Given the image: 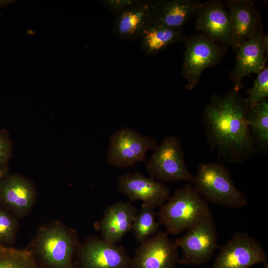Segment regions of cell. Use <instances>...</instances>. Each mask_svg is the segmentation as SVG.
I'll list each match as a JSON object with an SVG mask.
<instances>
[{
  "label": "cell",
  "instance_id": "cell-12",
  "mask_svg": "<svg viewBox=\"0 0 268 268\" xmlns=\"http://www.w3.org/2000/svg\"><path fill=\"white\" fill-rule=\"evenodd\" d=\"M118 188L131 201H141L142 204L153 209L163 205L171 196L170 188L164 183L138 172L121 176Z\"/></svg>",
  "mask_w": 268,
  "mask_h": 268
},
{
  "label": "cell",
  "instance_id": "cell-28",
  "mask_svg": "<svg viewBox=\"0 0 268 268\" xmlns=\"http://www.w3.org/2000/svg\"><path fill=\"white\" fill-rule=\"evenodd\" d=\"M262 42L266 53H268V35L263 34L262 36Z\"/></svg>",
  "mask_w": 268,
  "mask_h": 268
},
{
  "label": "cell",
  "instance_id": "cell-21",
  "mask_svg": "<svg viewBox=\"0 0 268 268\" xmlns=\"http://www.w3.org/2000/svg\"><path fill=\"white\" fill-rule=\"evenodd\" d=\"M247 123L256 148L267 154L268 151V99L249 109Z\"/></svg>",
  "mask_w": 268,
  "mask_h": 268
},
{
  "label": "cell",
  "instance_id": "cell-6",
  "mask_svg": "<svg viewBox=\"0 0 268 268\" xmlns=\"http://www.w3.org/2000/svg\"><path fill=\"white\" fill-rule=\"evenodd\" d=\"M184 42L185 50L182 74L187 82L186 88L191 90L198 84L203 70L218 63L226 54L228 46L201 34L186 38Z\"/></svg>",
  "mask_w": 268,
  "mask_h": 268
},
{
  "label": "cell",
  "instance_id": "cell-14",
  "mask_svg": "<svg viewBox=\"0 0 268 268\" xmlns=\"http://www.w3.org/2000/svg\"><path fill=\"white\" fill-rule=\"evenodd\" d=\"M155 0H135L114 14L112 30L118 38L133 41L140 38L151 22Z\"/></svg>",
  "mask_w": 268,
  "mask_h": 268
},
{
  "label": "cell",
  "instance_id": "cell-31",
  "mask_svg": "<svg viewBox=\"0 0 268 268\" xmlns=\"http://www.w3.org/2000/svg\"><path fill=\"white\" fill-rule=\"evenodd\" d=\"M263 265V268H268V261L264 263Z\"/></svg>",
  "mask_w": 268,
  "mask_h": 268
},
{
  "label": "cell",
  "instance_id": "cell-5",
  "mask_svg": "<svg viewBox=\"0 0 268 268\" xmlns=\"http://www.w3.org/2000/svg\"><path fill=\"white\" fill-rule=\"evenodd\" d=\"M146 170L150 177L161 182L184 181L193 183L194 176L185 160L181 140L175 135L165 137L153 151Z\"/></svg>",
  "mask_w": 268,
  "mask_h": 268
},
{
  "label": "cell",
  "instance_id": "cell-25",
  "mask_svg": "<svg viewBox=\"0 0 268 268\" xmlns=\"http://www.w3.org/2000/svg\"><path fill=\"white\" fill-rule=\"evenodd\" d=\"M17 227L16 219L0 207V243L8 244L12 242Z\"/></svg>",
  "mask_w": 268,
  "mask_h": 268
},
{
  "label": "cell",
  "instance_id": "cell-29",
  "mask_svg": "<svg viewBox=\"0 0 268 268\" xmlns=\"http://www.w3.org/2000/svg\"><path fill=\"white\" fill-rule=\"evenodd\" d=\"M8 168L7 167H0V183L2 179L7 175Z\"/></svg>",
  "mask_w": 268,
  "mask_h": 268
},
{
  "label": "cell",
  "instance_id": "cell-32",
  "mask_svg": "<svg viewBox=\"0 0 268 268\" xmlns=\"http://www.w3.org/2000/svg\"><path fill=\"white\" fill-rule=\"evenodd\" d=\"M1 16V14L0 13V16Z\"/></svg>",
  "mask_w": 268,
  "mask_h": 268
},
{
  "label": "cell",
  "instance_id": "cell-24",
  "mask_svg": "<svg viewBox=\"0 0 268 268\" xmlns=\"http://www.w3.org/2000/svg\"><path fill=\"white\" fill-rule=\"evenodd\" d=\"M268 97V68L266 67L256 78L253 86L245 98L249 108H251Z\"/></svg>",
  "mask_w": 268,
  "mask_h": 268
},
{
  "label": "cell",
  "instance_id": "cell-27",
  "mask_svg": "<svg viewBox=\"0 0 268 268\" xmlns=\"http://www.w3.org/2000/svg\"><path fill=\"white\" fill-rule=\"evenodd\" d=\"M135 0H104L102 2L109 11L115 14L134 3Z\"/></svg>",
  "mask_w": 268,
  "mask_h": 268
},
{
  "label": "cell",
  "instance_id": "cell-20",
  "mask_svg": "<svg viewBox=\"0 0 268 268\" xmlns=\"http://www.w3.org/2000/svg\"><path fill=\"white\" fill-rule=\"evenodd\" d=\"M183 29H173L150 23L144 30L141 47L148 55L156 54L182 37Z\"/></svg>",
  "mask_w": 268,
  "mask_h": 268
},
{
  "label": "cell",
  "instance_id": "cell-16",
  "mask_svg": "<svg viewBox=\"0 0 268 268\" xmlns=\"http://www.w3.org/2000/svg\"><path fill=\"white\" fill-rule=\"evenodd\" d=\"M224 4L231 17L234 50L244 41L262 29L261 18L253 1L225 0Z\"/></svg>",
  "mask_w": 268,
  "mask_h": 268
},
{
  "label": "cell",
  "instance_id": "cell-17",
  "mask_svg": "<svg viewBox=\"0 0 268 268\" xmlns=\"http://www.w3.org/2000/svg\"><path fill=\"white\" fill-rule=\"evenodd\" d=\"M136 207L129 202L118 201L105 209L100 221L101 238L106 242L117 244L132 230Z\"/></svg>",
  "mask_w": 268,
  "mask_h": 268
},
{
  "label": "cell",
  "instance_id": "cell-26",
  "mask_svg": "<svg viewBox=\"0 0 268 268\" xmlns=\"http://www.w3.org/2000/svg\"><path fill=\"white\" fill-rule=\"evenodd\" d=\"M12 153V143L5 132L0 130V167H7Z\"/></svg>",
  "mask_w": 268,
  "mask_h": 268
},
{
  "label": "cell",
  "instance_id": "cell-8",
  "mask_svg": "<svg viewBox=\"0 0 268 268\" xmlns=\"http://www.w3.org/2000/svg\"><path fill=\"white\" fill-rule=\"evenodd\" d=\"M217 232L213 215L189 229L174 243L182 251L178 264L199 266L206 263L217 246Z\"/></svg>",
  "mask_w": 268,
  "mask_h": 268
},
{
  "label": "cell",
  "instance_id": "cell-18",
  "mask_svg": "<svg viewBox=\"0 0 268 268\" xmlns=\"http://www.w3.org/2000/svg\"><path fill=\"white\" fill-rule=\"evenodd\" d=\"M35 200L33 186L21 176L7 175L0 183V201L18 216L27 214Z\"/></svg>",
  "mask_w": 268,
  "mask_h": 268
},
{
  "label": "cell",
  "instance_id": "cell-30",
  "mask_svg": "<svg viewBox=\"0 0 268 268\" xmlns=\"http://www.w3.org/2000/svg\"><path fill=\"white\" fill-rule=\"evenodd\" d=\"M10 3V1L9 0H0V6H5Z\"/></svg>",
  "mask_w": 268,
  "mask_h": 268
},
{
  "label": "cell",
  "instance_id": "cell-2",
  "mask_svg": "<svg viewBox=\"0 0 268 268\" xmlns=\"http://www.w3.org/2000/svg\"><path fill=\"white\" fill-rule=\"evenodd\" d=\"M159 207V222L172 235L187 231L212 215L207 201L190 183L176 189Z\"/></svg>",
  "mask_w": 268,
  "mask_h": 268
},
{
  "label": "cell",
  "instance_id": "cell-10",
  "mask_svg": "<svg viewBox=\"0 0 268 268\" xmlns=\"http://www.w3.org/2000/svg\"><path fill=\"white\" fill-rule=\"evenodd\" d=\"M268 261L259 241L246 233L235 232L216 257L212 268H250Z\"/></svg>",
  "mask_w": 268,
  "mask_h": 268
},
{
  "label": "cell",
  "instance_id": "cell-23",
  "mask_svg": "<svg viewBox=\"0 0 268 268\" xmlns=\"http://www.w3.org/2000/svg\"><path fill=\"white\" fill-rule=\"evenodd\" d=\"M0 268H39L31 250L0 244Z\"/></svg>",
  "mask_w": 268,
  "mask_h": 268
},
{
  "label": "cell",
  "instance_id": "cell-7",
  "mask_svg": "<svg viewBox=\"0 0 268 268\" xmlns=\"http://www.w3.org/2000/svg\"><path fill=\"white\" fill-rule=\"evenodd\" d=\"M158 145L154 138L143 135L130 127L122 128L112 134L106 154L110 166L127 168L137 163L147 162L146 153Z\"/></svg>",
  "mask_w": 268,
  "mask_h": 268
},
{
  "label": "cell",
  "instance_id": "cell-11",
  "mask_svg": "<svg viewBox=\"0 0 268 268\" xmlns=\"http://www.w3.org/2000/svg\"><path fill=\"white\" fill-rule=\"evenodd\" d=\"M179 260L178 248L160 231L140 243L131 257V268H175Z\"/></svg>",
  "mask_w": 268,
  "mask_h": 268
},
{
  "label": "cell",
  "instance_id": "cell-3",
  "mask_svg": "<svg viewBox=\"0 0 268 268\" xmlns=\"http://www.w3.org/2000/svg\"><path fill=\"white\" fill-rule=\"evenodd\" d=\"M193 184L206 201L233 209L247 204L246 195L236 187L229 169L222 163L200 164Z\"/></svg>",
  "mask_w": 268,
  "mask_h": 268
},
{
  "label": "cell",
  "instance_id": "cell-4",
  "mask_svg": "<svg viewBox=\"0 0 268 268\" xmlns=\"http://www.w3.org/2000/svg\"><path fill=\"white\" fill-rule=\"evenodd\" d=\"M78 245L74 230L56 223L40 230L31 250L44 268H72Z\"/></svg>",
  "mask_w": 268,
  "mask_h": 268
},
{
  "label": "cell",
  "instance_id": "cell-9",
  "mask_svg": "<svg viewBox=\"0 0 268 268\" xmlns=\"http://www.w3.org/2000/svg\"><path fill=\"white\" fill-rule=\"evenodd\" d=\"M72 268H131V257L126 250L95 236L79 244Z\"/></svg>",
  "mask_w": 268,
  "mask_h": 268
},
{
  "label": "cell",
  "instance_id": "cell-19",
  "mask_svg": "<svg viewBox=\"0 0 268 268\" xmlns=\"http://www.w3.org/2000/svg\"><path fill=\"white\" fill-rule=\"evenodd\" d=\"M201 3L196 0H155L150 23L170 28L183 29L196 15Z\"/></svg>",
  "mask_w": 268,
  "mask_h": 268
},
{
  "label": "cell",
  "instance_id": "cell-15",
  "mask_svg": "<svg viewBox=\"0 0 268 268\" xmlns=\"http://www.w3.org/2000/svg\"><path fill=\"white\" fill-rule=\"evenodd\" d=\"M263 29L241 44L235 51V65L229 73L234 83L233 88L239 90L244 78L253 73H258L265 67L268 60L262 42Z\"/></svg>",
  "mask_w": 268,
  "mask_h": 268
},
{
  "label": "cell",
  "instance_id": "cell-13",
  "mask_svg": "<svg viewBox=\"0 0 268 268\" xmlns=\"http://www.w3.org/2000/svg\"><path fill=\"white\" fill-rule=\"evenodd\" d=\"M195 16L196 28L200 34L220 44L231 46V20L224 1L201 2Z\"/></svg>",
  "mask_w": 268,
  "mask_h": 268
},
{
  "label": "cell",
  "instance_id": "cell-1",
  "mask_svg": "<svg viewBox=\"0 0 268 268\" xmlns=\"http://www.w3.org/2000/svg\"><path fill=\"white\" fill-rule=\"evenodd\" d=\"M249 110L245 98L234 88L223 96L213 95L204 110L207 141L223 162L242 163L256 153L247 123Z\"/></svg>",
  "mask_w": 268,
  "mask_h": 268
},
{
  "label": "cell",
  "instance_id": "cell-22",
  "mask_svg": "<svg viewBox=\"0 0 268 268\" xmlns=\"http://www.w3.org/2000/svg\"><path fill=\"white\" fill-rule=\"evenodd\" d=\"M160 225L153 209L142 204L134 218L132 230L136 241L141 243L156 234Z\"/></svg>",
  "mask_w": 268,
  "mask_h": 268
}]
</instances>
